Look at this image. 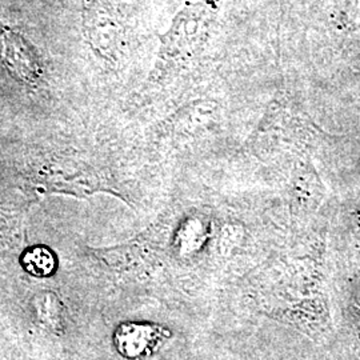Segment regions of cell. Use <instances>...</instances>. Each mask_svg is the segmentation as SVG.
<instances>
[{
    "instance_id": "5b68a950",
    "label": "cell",
    "mask_w": 360,
    "mask_h": 360,
    "mask_svg": "<svg viewBox=\"0 0 360 360\" xmlns=\"http://www.w3.org/2000/svg\"><path fill=\"white\" fill-rule=\"evenodd\" d=\"M22 264L35 276H50L56 270V257L50 248L35 245L28 248L22 257Z\"/></svg>"
},
{
    "instance_id": "3957f363",
    "label": "cell",
    "mask_w": 360,
    "mask_h": 360,
    "mask_svg": "<svg viewBox=\"0 0 360 360\" xmlns=\"http://www.w3.org/2000/svg\"><path fill=\"white\" fill-rule=\"evenodd\" d=\"M0 62L18 82L34 87L44 77V65L37 49L23 35L0 23Z\"/></svg>"
},
{
    "instance_id": "7a4b0ae2",
    "label": "cell",
    "mask_w": 360,
    "mask_h": 360,
    "mask_svg": "<svg viewBox=\"0 0 360 360\" xmlns=\"http://www.w3.org/2000/svg\"><path fill=\"white\" fill-rule=\"evenodd\" d=\"M83 30L94 53L107 63L117 62L123 32L114 11L104 0H89L83 11Z\"/></svg>"
},
{
    "instance_id": "6da1fadb",
    "label": "cell",
    "mask_w": 360,
    "mask_h": 360,
    "mask_svg": "<svg viewBox=\"0 0 360 360\" xmlns=\"http://www.w3.org/2000/svg\"><path fill=\"white\" fill-rule=\"evenodd\" d=\"M214 13L215 4L200 3L175 18L172 27L160 37L154 70L148 79L151 83L162 84L193 63L206 43Z\"/></svg>"
},
{
    "instance_id": "277c9868",
    "label": "cell",
    "mask_w": 360,
    "mask_h": 360,
    "mask_svg": "<svg viewBox=\"0 0 360 360\" xmlns=\"http://www.w3.org/2000/svg\"><path fill=\"white\" fill-rule=\"evenodd\" d=\"M166 335V330L158 326L126 323L116 330L115 346L124 358L138 359L151 355Z\"/></svg>"
}]
</instances>
